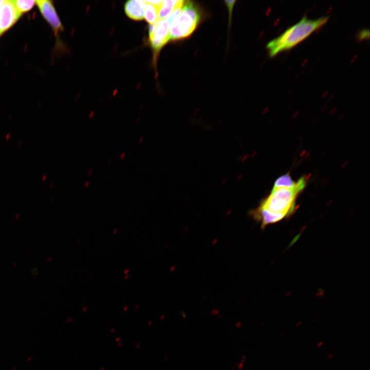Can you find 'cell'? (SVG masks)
Returning <instances> with one entry per match:
<instances>
[{"label": "cell", "instance_id": "cell-1", "mask_svg": "<svg viewBox=\"0 0 370 370\" xmlns=\"http://www.w3.org/2000/svg\"><path fill=\"white\" fill-rule=\"evenodd\" d=\"M329 17L324 16L315 20L303 18L297 23L287 28L281 35L271 40L266 47L270 57L289 50L308 37L312 32L324 26Z\"/></svg>", "mask_w": 370, "mask_h": 370}, {"label": "cell", "instance_id": "cell-2", "mask_svg": "<svg viewBox=\"0 0 370 370\" xmlns=\"http://www.w3.org/2000/svg\"><path fill=\"white\" fill-rule=\"evenodd\" d=\"M306 177L299 179L298 186L293 188L272 189L270 194L258 206L271 213L288 218L296 209L295 201L298 195L305 188Z\"/></svg>", "mask_w": 370, "mask_h": 370}, {"label": "cell", "instance_id": "cell-3", "mask_svg": "<svg viewBox=\"0 0 370 370\" xmlns=\"http://www.w3.org/2000/svg\"><path fill=\"white\" fill-rule=\"evenodd\" d=\"M201 20L197 7L191 2L185 1L179 13L170 24V40H176L189 36Z\"/></svg>", "mask_w": 370, "mask_h": 370}, {"label": "cell", "instance_id": "cell-4", "mask_svg": "<svg viewBox=\"0 0 370 370\" xmlns=\"http://www.w3.org/2000/svg\"><path fill=\"white\" fill-rule=\"evenodd\" d=\"M170 24L166 18L159 20L155 24L153 31L149 34L150 42L155 54L170 40Z\"/></svg>", "mask_w": 370, "mask_h": 370}, {"label": "cell", "instance_id": "cell-5", "mask_svg": "<svg viewBox=\"0 0 370 370\" xmlns=\"http://www.w3.org/2000/svg\"><path fill=\"white\" fill-rule=\"evenodd\" d=\"M20 16L12 1H4L0 6V34L10 28Z\"/></svg>", "mask_w": 370, "mask_h": 370}, {"label": "cell", "instance_id": "cell-6", "mask_svg": "<svg viewBox=\"0 0 370 370\" xmlns=\"http://www.w3.org/2000/svg\"><path fill=\"white\" fill-rule=\"evenodd\" d=\"M44 17L57 32L62 30L63 27L51 1L40 0L35 1Z\"/></svg>", "mask_w": 370, "mask_h": 370}, {"label": "cell", "instance_id": "cell-7", "mask_svg": "<svg viewBox=\"0 0 370 370\" xmlns=\"http://www.w3.org/2000/svg\"><path fill=\"white\" fill-rule=\"evenodd\" d=\"M146 6L145 1L130 0L124 4V11L128 17L135 21H141L144 18Z\"/></svg>", "mask_w": 370, "mask_h": 370}, {"label": "cell", "instance_id": "cell-8", "mask_svg": "<svg viewBox=\"0 0 370 370\" xmlns=\"http://www.w3.org/2000/svg\"><path fill=\"white\" fill-rule=\"evenodd\" d=\"M185 1L182 0L162 1L159 8V20L164 19L175 9L182 7Z\"/></svg>", "mask_w": 370, "mask_h": 370}, {"label": "cell", "instance_id": "cell-9", "mask_svg": "<svg viewBox=\"0 0 370 370\" xmlns=\"http://www.w3.org/2000/svg\"><path fill=\"white\" fill-rule=\"evenodd\" d=\"M146 6L144 10V18L150 25L155 24L159 20V7L147 3L145 1Z\"/></svg>", "mask_w": 370, "mask_h": 370}, {"label": "cell", "instance_id": "cell-10", "mask_svg": "<svg viewBox=\"0 0 370 370\" xmlns=\"http://www.w3.org/2000/svg\"><path fill=\"white\" fill-rule=\"evenodd\" d=\"M298 183L299 180L297 181H294L292 180L290 175L288 173H287L276 179L273 188H293L297 187Z\"/></svg>", "mask_w": 370, "mask_h": 370}, {"label": "cell", "instance_id": "cell-11", "mask_svg": "<svg viewBox=\"0 0 370 370\" xmlns=\"http://www.w3.org/2000/svg\"><path fill=\"white\" fill-rule=\"evenodd\" d=\"M20 14L27 12L33 6L35 1L15 0L12 1Z\"/></svg>", "mask_w": 370, "mask_h": 370}, {"label": "cell", "instance_id": "cell-12", "mask_svg": "<svg viewBox=\"0 0 370 370\" xmlns=\"http://www.w3.org/2000/svg\"><path fill=\"white\" fill-rule=\"evenodd\" d=\"M359 38L361 40L365 39L369 37V30L368 29L362 30L359 33Z\"/></svg>", "mask_w": 370, "mask_h": 370}, {"label": "cell", "instance_id": "cell-13", "mask_svg": "<svg viewBox=\"0 0 370 370\" xmlns=\"http://www.w3.org/2000/svg\"><path fill=\"white\" fill-rule=\"evenodd\" d=\"M147 3L159 8L162 1H146Z\"/></svg>", "mask_w": 370, "mask_h": 370}, {"label": "cell", "instance_id": "cell-14", "mask_svg": "<svg viewBox=\"0 0 370 370\" xmlns=\"http://www.w3.org/2000/svg\"><path fill=\"white\" fill-rule=\"evenodd\" d=\"M322 343H323V342H322L321 343L320 342L319 344H318V346H321V345L322 344Z\"/></svg>", "mask_w": 370, "mask_h": 370}]
</instances>
